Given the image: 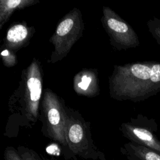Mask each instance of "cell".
Segmentation results:
<instances>
[{
  "label": "cell",
  "mask_w": 160,
  "mask_h": 160,
  "mask_svg": "<svg viewBox=\"0 0 160 160\" xmlns=\"http://www.w3.org/2000/svg\"><path fill=\"white\" fill-rule=\"evenodd\" d=\"M4 160H22L18 150L11 147L7 148L4 152Z\"/></svg>",
  "instance_id": "obj_11"
},
{
  "label": "cell",
  "mask_w": 160,
  "mask_h": 160,
  "mask_svg": "<svg viewBox=\"0 0 160 160\" xmlns=\"http://www.w3.org/2000/svg\"><path fill=\"white\" fill-rule=\"evenodd\" d=\"M108 25L111 29L118 33L128 34L129 32H133L132 30L129 29L128 26L126 23L114 18H109L108 20Z\"/></svg>",
  "instance_id": "obj_7"
},
{
  "label": "cell",
  "mask_w": 160,
  "mask_h": 160,
  "mask_svg": "<svg viewBox=\"0 0 160 160\" xmlns=\"http://www.w3.org/2000/svg\"><path fill=\"white\" fill-rule=\"evenodd\" d=\"M74 25V21L71 19H66L62 21L58 26L56 33L59 36H63L67 34L72 29Z\"/></svg>",
  "instance_id": "obj_10"
},
{
  "label": "cell",
  "mask_w": 160,
  "mask_h": 160,
  "mask_svg": "<svg viewBox=\"0 0 160 160\" xmlns=\"http://www.w3.org/2000/svg\"><path fill=\"white\" fill-rule=\"evenodd\" d=\"M122 92L133 101H142L160 92V62L145 61L126 67L122 71Z\"/></svg>",
  "instance_id": "obj_1"
},
{
  "label": "cell",
  "mask_w": 160,
  "mask_h": 160,
  "mask_svg": "<svg viewBox=\"0 0 160 160\" xmlns=\"http://www.w3.org/2000/svg\"><path fill=\"white\" fill-rule=\"evenodd\" d=\"M28 35L26 28L21 24H18L10 28L7 34V39L11 42H19L24 40Z\"/></svg>",
  "instance_id": "obj_5"
},
{
  "label": "cell",
  "mask_w": 160,
  "mask_h": 160,
  "mask_svg": "<svg viewBox=\"0 0 160 160\" xmlns=\"http://www.w3.org/2000/svg\"><path fill=\"white\" fill-rule=\"evenodd\" d=\"M149 32L157 43L160 46V19L154 17L148 22Z\"/></svg>",
  "instance_id": "obj_8"
},
{
  "label": "cell",
  "mask_w": 160,
  "mask_h": 160,
  "mask_svg": "<svg viewBox=\"0 0 160 160\" xmlns=\"http://www.w3.org/2000/svg\"><path fill=\"white\" fill-rule=\"evenodd\" d=\"M18 151L22 160H49L39 156L36 152L26 148L19 147Z\"/></svg>",
  "instance_id": "obj_9"
},
{
  "label": "cell",
  "mask_w": 160,
  "mask_h": 160,
  "mask_svg": "<svg viewBox=\"0 0 160 160\" xmlns=\"http://www.w3.org/2000/svg\"><path fill=\"white\" fill-rule=\"evenodd\" d=\"M123 152L129 160H160V154L138 144L125 145Z\"/></svg>",
  "instance_id": "obj_4"
},
{
  "label": "cell",
  "mask_w": 160,
  "mask_h": 160,
  "mask_svg": "<svg viewBox=\"0 0 160 160\" xmlns=\"http://www.w3.org/2000/svg\"><path fill=\"white\" fill-rule=\"evenodd\" d=\"M1 55H2V56H7V55H8V51L7 50H4L1 52Z\"/></svg>",
  "instance_id": "obj_16"
},
{
  "label": "cell",
  "mask_w": 160,
  "mask_h": 160,
  "mask_svg": "<svg viewBox=\"0 0 160 160\" xmlns=\"http://www.w3.org/2000/svg\"><path fill=\"white\" fill-rule=\"evenodd\" d=\"M48 120L50 124L53 126H56L59 123L60 114L56 109L52 108L49 111Z\"/></svg>",
  "instance_id": "obj_12"
},
{
  "label": "cell",
  "mask_w": 160,
  "mask_h": 160,
  "mask_svg": "<svg viewBox=\"0 0 160 160\" xmlns=\"http://www.w3.org/2000/svg\"><path fill=\"white\" fill-rule=\"evenodd\" d=\"M66 138L69 149L76 155L87 159H99L101 152L88 142L84 129L80 124L71 125L68 130Z\"/></svg>",
  "instance_id": "obj_2"
},
{
  "label": "cell",
  "mask_w": 160,
  "mask_h": 160,
  "mask_svg": "<svg viewBox=\"0 0 160 160\" xmlns=\"http://www.w3.org/2000/svg\"><path fill=\"white\" fill-rule=\"evenodd\" d=\"M82 81L81 82H79L78 84V86L80 88H81L83 90H86L87 88H88L89 86V84H90L91 82V78H89V77H87L86 75H84L82 77V79H81Z\"/></svg>",
  "instance_id": "obj_13"
},
{
  "label": "cell",
  "mask_w": 160,
  "mask_h": 160,
  "mask_svg": "<svg viewBox=\"0 0 160 160\" xmlns=\"http://www.w3.org/2000/svg\"><path fill=\"white\" fill-rule=\"evenodd\" d=\"M158 129V124L154 119H145L144 125L128 126L127 136L134 143L150 148L160 154V141L154 134Z\"/></svg>",
  "instance_id": "obj_3"
},
{
  "label": "cell",
  "mask_w": 160,
  "mask_h": 160,
  "mask_svg": "<svg viewBox=\"0 0 160 160\" xmlns=\"http://www.w3.org/2000/svg\"><path fill=\"white\" fill-rule=\"evenodd\" d=\"M21 2V1L20 0H9L6 2V5L8 8H14L17 7Z\"/></svg>",
  "instance_id": "obj_14"
},
{
  "label": "cell",
  "mask_w": 160,
  "mask_h": 160,
  "mask_svg": "<svg viewBox=\"0 0 160 160\" xmlns=\"http://www.w3.org/2000/svg\"><path fill=\"white\" fill-rule=\"evenodd\" d=\"M28 87L30 91L31 100L33 102L38 101L41 94V83L39 79L31 77L27 82Z\"/></svg>",
  "instance_id": "obj_6"
},
{
  "label": "cell",
  "mask_w": 160,
  "mask_h": 160,
  "mask_svg": "<svg viewBox=\"0 0 160 160\" xmlns=\"http://www.w3.org/2000/svg\"><path fill=\"white\" fill-rule=\"evenodd\" d=\"M99 159H100V160H106V158H105V156H104V154H103V153H102V152H101V154H100Z\"/></svg>",
  "instance_id": "obj_15"
}]
</instances>
